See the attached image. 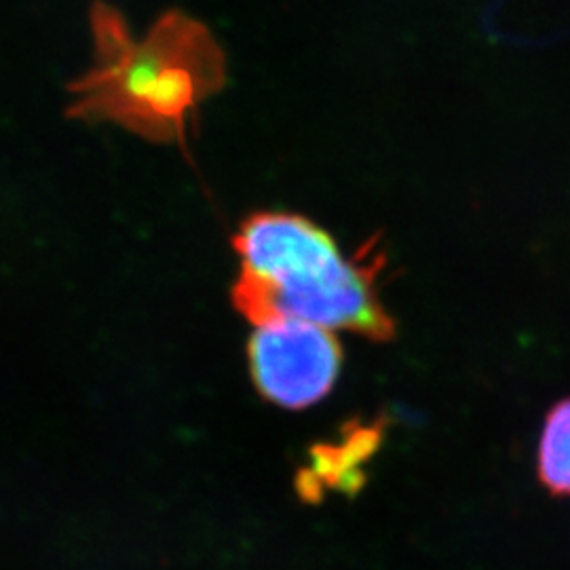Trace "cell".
I'll list each match as a JSON object with an SVG mask.
<instances>
[{
  "mask_svg": "<svg viewBox=\"0 0 570 570\" xmlns=\"http://www.w3.org/2000/svg\"><path fill=\"white\" fill-rule=\"evenodd\" d=\"M233 247L242 268L230 298L249 324L298 320L370 341L393 338L395 324L374 284L376 266L346 258L326 228L305 216L252 214Z\"/></svg>",
  "mask_w": 570,
  "mask_h": 570,
  "instance_id": "2",
  "label": "cell"
},
{
  "mask_svg": "<svg viewBox=\"0 0 570 570\" xmlns=\"http://www.w3.org/2000/svg\"><path fill=\"white\" fill-rule=\"evenodd\" d=\"M539 475L551 492L570 497V400L548 416L539 446Z\"/></svg>",
  "mask_w": 570,
  "mask_h": 570,
  "instance_id": "4",
  "label": "cell"
},
{
  "mask_svg": "<svg viewBox=\"0 0 570 570\" xmlns=\"http://www.w3.org/2000/svg\"><path fill=\"white\" fill-rule=\"evenodd\" d=\"M247 360L252 381L265 400L301 410L322 402L336 385L343 348L327 327L277 320L256 326Z\"/></svg>",
  "mask_w": 570,
  "mask_h": 570,
  "instance_id": "3",
  "label": "cell"
},
{
  "mask_svg": "<svg viewBox=\"0 0 570 570\" xmlns=\"http://www.w3.org/2000/svg\"><path fill=\"white\" fill-rule=\"evenodd\" d=\"M89 20L96 60L68 85V117L117 122L150 142L184 144L202 104L226 82L225 51L212 30L167 11L136 41L121 11L102 0L94 2Z\"/></svg>",
  "mask_w": 570,
  "mask_h": 570,
  "instance_id": "1",
  "label": "cell"
}]
</instances>
